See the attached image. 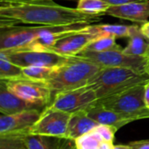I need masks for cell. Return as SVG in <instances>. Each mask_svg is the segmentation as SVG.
I'll return each mask as SVG.
<instances>
[{"instance_id":"cell-1","label":"cell","mask_w":149,"mask_h":149,"mask_svg":"<svg viewBox=\"0 0 149 149\" xmlns=\"http://www.w3.org/2000/svg\"><path fill=\"white\" fill-rule=\"evenodd\" d=\"M100 21V17L83 12L77 8L60 5L53 0H0V28L22 24L58 26L89 24Z\"/></svg>"},{"instance_id":"cell-2","label":"cell","mask_w":149,"mask_h":149,"mask_svg":"<svg viewBox=\"0 0 149 149\" xmlns=\"http://www.w3.org/2000/svg\"><path fill=\"white\" fill-rule=\"evenodd\" d=\"M101 68L88 60L71 56L65 63L54 67L45 83L52 90L53 96L60 92L87 86Z\"/></svg>"},{"instance_id":"cell-3","label":"cell","mask_w":149,"mask_h":149,"mask_svg":"<svg viewBox=\"0 0 149 149\" xmlns=\"http://www.w3.org/2000/svg\"><path fill=\"white\" fill-rule=\"evenodd\" d=\"M149 81V75L122 67H103L87 86L96 93L98 100L120 93L134 86Z\"/></svg>"},{"instance_id":"cell-4","label":"cell","mask_w":149,"mask_h":149,"mask_svg":"<svg viewBox=\"0 0 149 149\" xmlns=\"http://www.w3.org/2000/svg\"><path fill=\"white\" fill-rule=\"evenodd\" d=\"M87 25H89V24L80 23L58 26H13L6 29H1L0 51L18 50L41 37L52 33H63L79 31L86 27Z\"/></svg>"},{"instance_id":"cell-5","label":"cell","mask_w":149,"mask_h":149,"mask_svg":"<svg viewBox=\"0 0 149 149\" xmlns=\"http://www.w3.org/2000/svg\"><path fill=\"white\" fill-rule=\"evenodd\" d=\"M145 84H140L120 93L98 100L94 104L109 110L133 115L137 120L149 119V108L146 107L144 100Z\"/></svg>"},{"instance_id":"cell-6","label":"cell","mask_w":149,"mask_h":149,"mask_svg":"<svg viewBox=\"0 0 149 149\" xmlns=\"http://www.w3.org/2000/svg\"><path fill=\"white\" fill-rule=\"evenodd\" d=\"M0 80L5 84L10 92L42 109L52 101V92L44 81L33 80L26 77Z\"/></svg>"},{"instance_id":"cell-7","label":"cell","mask_w":149,"mask_h":149,"mask_svg":"<svg viewBox=\"0 0 149 149\" xmlns=\"http://www.w3.org/2000/svg\"><path fill=\"white\" fill-rule=\"evenodd\" d=\"M78 58L88 60L100 67H122L134 70L139 73H146L148 60L146 57L133 56L122 51L108 52H85L82 51L76 55Z\"/></svg>"},{"instance_id":"cell-8","label":"cell","mask_w":149,"mask_h":149,"mask_svg":"<svg viewBox=\"0 0 149 149\" xmlns=\"http://www.w3.org/2000/svg\"><path fill=\"white\" fill-rule=\"evenodd\" d=\"M72 113L45 107L34 125L25 134L67 138L68 125Z\"/></svg>"},{"instance_id":"cell-9","label":"cell","mask_w":149,"mask_h":149,"mask_svg":"<svg viewBox=\"0 0 149 149\" xmlns=\"http://www.w3.org/2000/svg\"><path fill=\"white\" fill-rule=\"evenodd\" d=\"M98 100L95 91L89 86L60 92L52 96L50 107L69 113L86 110Z\"/></svg>"},{"instance_id":"cell-10","label":"cell","mask_w":149,"mask_h":149,"mask_svg":"<svg viewBox=\"0 0 149 149\" xmlns=\"http://www.w3.org/2000/svg\"><path fill=\"white\" fill-rule=\"evenodd\" d=\"M0 53H3L7 59L22 68L28 66L56 67L65 63L70 58L53 52L33 50L0 51Z\"/></svg>"},{"instance_id":"cell-11","label":"cell","mask_w":149,"mask_h":149,"mask_svg":"<svg viewBox=\"0 0 149 149\" xmlns=\"http://www.w3.org/2000/svg\"><path fill=\"white\" fill-rule=\"evenodd\" d=\"M99 37L100 35L94 32L89 24L81 30L68 32L48 47L45 52L68 57L76 56Z\"/></svg>"},{"instance_id":"cell-12","label":"cell","mask_w":149,"mask_h":149,"mask_svg":"<svg viewBox=\"0 0 149 149\" xmlns=\"http://www.w3.org/2000/svg\"><path fill=\"white\" fill-rule=\"evenodd\" d=\"M43 110L29 109L13 114H1L0 135L26 134L39 119Z\"/></svg>"},{"instance_id":"cell-13","label":"cell","mask_w":149,"mask_h":149,"mask_svg":"<svg viewBox=\"0 0 149 149\" xmlns=\"http://www.w3.org/2000/svg\"><path fill=\"white\" fill-rule=\"evenodd\" d=\"M107 14L136 23H146L149 17V0L112 6L107 11Z\"/></svg>"},{"instance_id":"cell-14","label":"cell","mask_w":149,"mask_h":149,"mask_svg":"<svg viewBox=\"0 0 149 149\" xmlns=\"http://www.w3.org/2000/svg\"><path fill=\"white\" fill-rule=\"evenodd\" d=\"M86 113L89 117L97 121L99 124L113 126L118 130L133 121L138 120L137 118L133 115L109 110L96 104L87 108Z\"/></svg>"},{"instance_id":"cell-15","label":"cell","mask_w":149,"mask_h":149,"mask_svg":"<svg viewBox=\"0 0 149 149\" xmlns=\"http://www.w3.org/2000/svg\"><path fill=\"white\" fill-rule=\"evenodd\" d=\"M29 109L42 108L31 104L10 92L5 84L0 80V112L1 114H13Z\"/></svg>"},{"instance_id":"cell-16","label":"cell","mask_w":149,"mask_h":149,"mask_svg":"<svg viewBox=\"0 0 149 149\" xmlns=\"http://www.w3.org/2000/svg\"><path fill=\"white\" fill-rule=\"evenodd\" d=\"M22 134L29 149H76L75 141L68 138Z\"/></svg>"},{"instance_id":"cell-17","label":"cell","mask_w":149,"mask_h":149,"mask_svg":"<svg viewBox=\"0 0 149 149\" xmlns=\"http://www.w3.org/2000/svg\"><path fill=\"white\" fill-rule=\"evenodd\" d=\"M99 125L97 121L88 116L86 110H81L72 113L69 125L67 138L75 141L79 137L89 133Z\"/></svg>"},{"instance_id":"cell-18","label":"cell","mask_w":149,"mask_h":149,"mask_svg":"<svg viewBox=\"0 0 149 149\" xmlns=\"http://www.w3.org/2000/svg\"><path fill=\"white\" fill-rule=\"evenodd\" d=\"M128 45L123 49V52L128 55L146 57L149 47V41L142 34L141 27L137 24L129 25Z\"/></svg>"},{"instance_id":"cell-19","label":"cell","mask_w":149,"mask_h":149,"mask_svg":"<svg viewBox=\"0 0 149 149\" xmlns=\"http://www.w3.org/2000/svg\"><path fill=\"white\" fill-rule=\"evenodd\" d=\"M115 38L112 36L103 35L100 36L93 41H92L83 51L85 52H108V51H122V48L120 45L115 42Z\"/></svg>"},{"instance_id":"cell-20","label":"cell","mask_w":149,"mask_h":149,"mask_svg":"<svg viewBox=\"0 0 149 149\" xmlns=\"http://www.w3.org/2000/svg\"><path fill=\"white\" fill-rule=\"evenodd\" d=\"M91 29L100 36L107 35L115 38L128 37L129 33V25L123 24H91Z\"/></svg>"},{"instance_id":"cell-21","label":"cell","mask_w":149,"mask_h":149,"mask_svg":"<svg viewBox=\"0 0 149 149\" xmlns=\"http://www.w3.org/2000/svg\"><path fill=\"white\" fill-rule=\"evenodd\" d=\"M112 5L105 0H79L77 9L92 15L101 16L107 14V11Z\"/></svg>"},{"instance_id":"cell-22","label":"cell","mask_w":149,"mask_h":149,"mask_svg":"<svg viewBox=\"0 0 149 149\" xmlns=\"http://www.w3.org/2000/svg\"><path fill=\"white\" fill-rule=\"evenodd\" d=\"M74 141L76 149H100L105 140L93 128L92 131L79 137Z\"/></svg>"},{"instance_id":"cell-23","label":"cell","mask_w":149,"mask_h":149,"mask_svg":"<svg viewBox=\"0 0 149 149\" xmlns=\"http://www.w3.org/2000/svg\"><path fill=\"white\" fill-rule=\"evenodd\" d=\"M24 77L23 68L13 64L0 53V79H11Z\"/></svg>"},{"instance_id":"cell-24","label":"cell","mask_w":149,"mask_h":149,"mask_svg":"<svg viewBox=\"0 0 149 149\" xmlns=\"http://www.w3.org/2000/svg\"><path fill=\"white\" fill-rule=\"evenodd\" d=\"M0 149H29L22 134L0 135Z\"/></svg>"},{"instance_id":"cell-25","label":"cell","mask_w":149,"mask_h":149,"mask_svg":"<svg viewBox=\"0 0 149 149\" xmlns=\"http://www.w3.org/2000/svg\"><path fill=\"white\" fill-rule=\"evenodd\" d=\"M54 67H47V66H28L23 68V74L24 77L38 80V81H44L50 78Z\"/></svg>"},{"instance_id":"cell-26","label":"cell","mask_w":149,"mask_h":149,"mask_svg":"<svg viewBox=\"0 0 149 149\" xmlns=\"http://www.w3.org/2000/svg\"><path fill=\"white\" fill-rule=\"evenodd\" d=\"M94 129L100 134V136L107 141H112L113 142L114 141V136L118 129L113 126L109 125H103V124H99Z\"/></svg>"},{"instance_id":"cell-27","label":"cell","mask_w":149,"mask_h":149,"mask_svg":"<svg viewBox=\"0 0 149 149\" xmlns=\"http://www.w3.org/2000/svg\"><path fill=\"white\" fill-rule=\"evenodd\" d=\"M130 149H149V140H142L129 143Z\"/></svg>"},{"instance_id":"cell-28","label":"cell","mask_w":149,"mask_h":149,"mask_svg":"<svg viewBox=\"0 0 149 149\" xmlns=\"http://www.w3.org/2000/svg\"><path fill=\"white\" fill-rule=\"evenodd\" d=\"M107 3H109L112 6H118V5H122L133 2H138V1H144V0H105Z\"/></svg>"},{"instance_id":"cell-29","label":"cell","mask_w":149,"mask_h":149,"mask_svg":"<svg viewBox=\"0 0 149 149\" xmlns=\"http://www.w3.org/2000/svg\"><path fill=\"white\" fill-rule=\"evenodd\" d=\"M141 30L142 34L145 36V38L149 41V21L148 22L144 23V24L141 25Z\"/></svg>"},{"instance_id":"cell-30","label":"cell","mask_w":149,"mask_h":149,"mask_svg":"<svg viewBox=\"0 0 149 149\" xmlns=\"http://www.w3.org/2000/svg\"><path fill=\"white\" fill-rule=\"evenodd\" d=\"M144 100L146 107L149 108V81L145 84V92H144Z\"/></svg>"},{"instance_id":"cell-31","label":"cell","mask_w":149,"mask_h":149,"mask_svg":"<svg viewBox=\"0 0 149 149\" xmlns=\"http://www.w3.org/2000/svg\"><path fill=\"white\" fill-rule=\"evenodd\" d=\"M113 149H130V146H129V144H127V145H116L113 147Z\"/></svg>"},{"instance_id":"cell-32","label":"cell","mask_w":149,"mask_h":149,"mask_svg":"<svg viewBox=\"0 0 149 149\" xmlns=\"http://www.w3.org/2000/svg\"><path fill=\"white\" fill-rule=\"evenodd\" d=\"M146 58H147V59L148 60V62H149V47H148V52H147V55H146Z\"/></svg>"},{"instance_id":"cell-33","label":"cell","mask_w":149,"mask_h":149,"mask_svg":"<svg viewBox=\"0 0 149 149\" xmlns=\"http://www.w3.org/2000/svg\"><path fill=\"white\" fill-rule=\"evenodd\" d=\"M146 72L148 73L149 75V62L148 64V66H147V69H146Z\"/></svg>"}]
</instances>
